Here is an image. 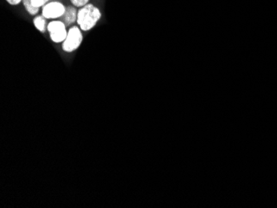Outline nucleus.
<instances>
[{
    "label": "nucleus",
    "mask_w": 277,
    "mask_h": 208,
    "mask_svg": "<svg viewBox=\"0 0 277 208\" xmlns=\"http://www.w3.org/2000/svg\"><path fill=\"white\" fill-rule=\"evenodd\" d=\"M65 23L62 21H52L47 25L46 29L50 33V38L55 44H63L68 36Z\"/></svg>",
    "instance_id": "nucleus-3"
},
{
    "label": "nucleus",
    "mask_w": 277,
    "mask_h": 208,
    "mask_svg": "<svg viewBox=\"0 0 277 208\" xmlns=\"http://www.w3.org/2000/svg\"><path fill=\"white\" fill-rule=\"evenodd\" d=\"M23 4V7H24L25 9L27 10V13L32 15V16H34L36 14H38L39 12V8H35L33 7V4H32V2L31 0H22Z\"/></svg>",
    "instance_id": "nucleus-7"
},
{
    "label": "nucleus",
    "mask_w": 277,
    "mask_h": 208,
    "mask_svg": "<svg viewBox=\"0 0 277 208\" xmlns=\"http://www.w3.org/2000/svg\"><path fill=\"white\" fill-rule=\"evenodd\" d=\"M6 2L10 5H19V3H22V0H5Z\"/></svg>",
    "instance_id": "nucleus-10"
},
{
    "label": "nucleus",
    "mask_w": 277,
    "mask_h": 208,
    "mask_svg": "<svg viewBox=\"0 0 277 208\" xmlns=\"http://www.w3.org/2000/svg\"><path fill=\"white\" fill-rule=\"evenodd\" d=\"M45 18L43 15H39L37 16L33 19V24L35 26L36 28L40 31L41 33H45L46 32V21Z\"/></svg>",
    "instance_id": "nucleus-6"
},
{
    "label": "nucleus",
    "mask_w": 277,
    "mask_h": 208,
    "mask_svg": "<svg viewBox=\"0 0 277 208\" xmlns=\"http://www.w3.org/2000/svg\"><path fill=\"white\" fill-rule=\"evenodd\" d=\"M89 1L90 0H71V3L73 4L74 7H76V8L84 7V6L88 4Z\"/></svg>",
    "instance_id": "nucleus-8"
},
{
    "label": "nucleus",
    "mask_w": 277,
    "mask_h": 208,
    "mask_svg": "<svg viewBox=\"0 0 277 208\" xmlns=\"http://www.w3.org/2000/svg\"><path fill=\"white\" fill-rule=\"evenodd\" d=\"M101 18V10L92 3H88L79 9L76 23L82 31L87 32L97 24Z\"/></svg>",
    "instance_id": "nucleus-1"
},
{
    "label": "nucleus",
    "mask_w": 277,
    "mask_h": 208,
    "mask_svg": "<svg viewBox=\"0 0 277 208\" xmlns=\"http://www.w3.org/2000/svg\"><path fill=\"white\" fill-rule=\"evenodd\" d=\"M65 6L58 1H52L43 7L42 15L46 19H60L66 11Z\"/></svg>",
    "instance_id": "nucleus-4"
},
{
    "label": "nucleus",
    "mask_w": 277,
    "mask_h": 208,
    "mask_svg": "<svg viewBox=\"0 0 277 208\" xmlns=\"http://www.w3.org/2000/svg\"><path fill=\"white\" fill-rule=\"evenodd\" d=\"M82 40L83 36L81 28L76 26L70 27V29L68 30V36L63 43V51L68 53L73 52L81 46Z\"/></svg>",
    "instance_id": "nucleus-2"
},
{
    "label": "nucleus",
    "mask_w": 277,
    "mask_h": 208,
    "mask_svg": "<svg viewBox=\"0 0 277 208\" xmlns=\"http://www.w3.org/2000/svg\"><path fill=\"white\" fill-rule=\"evenodd\" d=\"M77 10L73 6H68L66 8L65 13L60 19L62 22L65 23L66 26H71L77 20Z\"/></svg>",
    "instance_id": "nucleus-5"
},
{
    "label": "nucleus",
    "mask_w": 277,
    "mask_h": 208,
    "mask_svg": "<svg viewBox=\"0 0 277 208\" xmlns=\"http://www.w3.org/2000/svg\"><path fill=\"white\" fill-rule=\"evenodd\" d=\"M49 1L50 0H31L33 7L39 8H41V7H44V5H46V3H49Z\"/></svg>",
    "instance_id": "nucleus-9"
}]
</instances>
